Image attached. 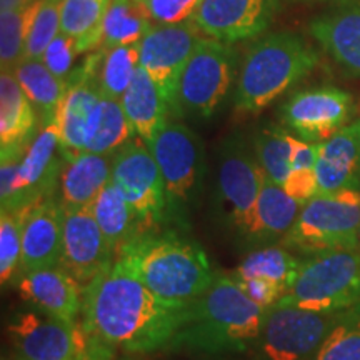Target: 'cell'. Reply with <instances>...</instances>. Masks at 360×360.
I'll return each mask as SVG.
<instances>
[{"mask_svg": "<svg viewBox=\"0 0 360 360\" xmlns=\"http://www.w3.org/2000/svg\"><path fill=\"white\" fill-rule=\"evenodd\" d=\"M188 305L160 299L115 257L84 287L82 328L127 352H154L169 347L187 319Z\"/></svg>", "mask_w": 360, "mask_h": 360, "instance_id": "obj_1", "label": "cell"}, {"mask_svg": "<svg viewBox=\"0 0 360 360\" xmlns=\"http://www.w3.org/2000/svg\"><path fill=\"white\" fill-rule=\"evenodd\" d=\"M267 312L231 276L215 274L209 289L188 305L186 322L169 347L202 354L242 352L259 339Z\"/></svg>", "mask_w": 360, "mask_h": 360, "instance_id": "obj_2", "label": "cell"}, {"mask_svg": "<svg viewBox=\"0 0 360 360\" xmlns=\"http://www.w3.org/2000/svg\"><path fill=\"white\" fill-rule=\"evenodd\" d=\"M117 257H122L148 289L169 302H193L215 277L204 249L174 232L139 233L122 245Z\"/></svg>", "mask_w": 360, "mask_h": 360, "instance_id": "obj_3", "label": "cell"}, {"mask_svg": "<svg viewBox=\"0 0 360 360\" xmlns=\"http://www.w3.org/2000/svg\"><path fill=\"white\" fill-rule=\"evenodd\" d=\"M319 64V53L300 35L276 32L252 44L236 89L237 112L259 114Z\"/></svg>", "mask_w": 360, "mask_h": 360, "instance_id": "obj_4", "label": "cell"}, {"mask_svg": "<svg viewBox=\"0 0 360 360\" xmlns=\"http://www.w3.org/2000/svg\"><path fill=\"white\" fill-rule=\"evenodd\" d=\"M360 304V252L315 254L300 265L292 289L277 305L339 314Z\"/></svg>", "mask_w": 360, "mask_h": 360, "instance_id": "obj_5", "label": "cell"}, {"mask_svg": "<svg viewBox=\"0 0 360 360\" xmlns=\"http://www.w3.org/2000/svg\"><path fill=\"white\" fill-rule=\"evenodd\" d=\"M360 191L342 188L317 193L304 204L292 229L282 238V247L305 254L334 250H359Z\"/></svg>", "mask_w": 360, "mask_h": 360, "instance_id": "obj_6", "label": "cell"}, {"mask_svg": "<svg viewBox=\"0 0 360 360\" xmlns=\"http://www.w3.org/2000/svg\"><path fill=\"white\" fill-rule=\"evenodd\" d=\"M64 154L56 122L40 127L22 154L2 157L0 204L2 212H20L52 195L58 186Z\"/></svg>", "mask_w": 360, "mask_h": 360, "instance_id": "obj_7", "label": "cell"}, {"mask_svg": "<svg viewBox=\"0 0 360 360\" xmlns=\"http://www.w3.org/2000/svg\"><path fill=\"white\" fill-rule=\"evenodd\" d=\"M236 62V52L229 44L200 39L180 75L177 115L192 114L209 119L232 87Z\"/></svg>", "mask_w": 360, "mask_h": 360, "instance_id": "obj_8", "label": "cell"}, {"mask_svg": "<svg viewBox=\"0 0 360 360\" xmlns=\"http://www.w3.org/2000/svg\"><path fill=\"white\" fill-rule=\"evenodd\" d=\"M112 180L137 215L139 233L165 219L169 200L164 179L142 139H132L112 155Z\"/></svg>", "mask_w": 360, "mask_h": 360, "instance_id": "obj_9", "label": "cell"}, {"mask_svg": "<svg viewBox=\"0 0 360 360\" xmlns=\"http://www.w3.org/2000/svg\"><path fill=\"white\" fill-rule=\"evenodd\" d=\"M339 322L337 314L274 305L255 340V360H304L314 354Z\"/></svg>", "mask_w": 360, "mask_h": 360, "instance_id": "obj_10", "label": "cell"}, {"mask_svg": "<svg viewBox=\"0 0 360 360\" xmlns=\"http://www.w3.org/2000/svg\"><path fill=\"white\" fill-rule=\"evenodd\" d=\"M264 179L262 165L244 143L238 139L224 143L217 170L220 212L233 231L244 237H249Z\"/></svg>", "mask_w": 360, "mask_h": 360, "instance_id": "obj_11", "label": "cell"}, {"mask_svg": "<svg viewBox=\"0 0 360 360\" xmlns=\"http://www.w3.org/2000/svg\"><path fill=\"white\" fill-rule=\"evenodd\" d=\"M148 148L164 179L170 209L191 204L202 177V148L195 135L184 124L169 120Z\"/></svg>", "mask_w": 360, "mask_h": 360, "instance_id": "obj_12", "label": "cell"}, {"mask_svg": "<svg viewBox=\"0 0 360 360\" xmlns=\"http://www.w3.org/2000/svg\"><path fill=\"white\" fill-rule=\"evenodd\" d=\"M200 30L192 20L155 24L141 40V65L159 85L172 115H177V89L184 67L199 44Z\"/></svg>", "mask_w": 360, "mask_h": 360, "instance_id": "obj_13", "label": "cell"}, {"mask_svg": "<svg viewBox=\"0 0 360 360\" xmlns=\"http://www.w3.org/2000/svg\"><path fill=\"white\" fill-rule=\"evenodd\" d=\"M19 360H79L89 344L82 323H69L42 312H24L8 323Z\"/></svg>", "mask_w": 360, "mask_h": 360, "instance_id": "obj_14", "label": "cell"}, {"mask_svg": "<svg viewBox=\"0 0 360 360\" xmlns=\"http://www.w3.org/2000/svg\"><path fill=\"white\" fill-rule=\"evenodd\" d=\"M354 109L345 90L323 85L297 92L282 105L283 124L307 142H322L345 127Z\"/></svg>", "mask_w": 360, "mask_h": 360, "instance_id": "obj_15", "label": "cell"}, {"mask_svg": "<svg viewBox=\"0 0 360 360\" xmlns=\"http://www.w3.org/2000/svg\"><path fill=\"white\" fill-rule=\"evenodd\" d=\"M281 8V0H204L192 22L209 39L240 42L264 34Z\"/></svg>", "mask_w": 360, "mask_h": 360, "instance_id": "obj_16", "label": "cell"}, {"mask_svg": "<svg viewBox=\"0 0 360 360\" xmlns=\"http://www.w3.org/2000/svg\"><path fill=\"white\" fill-rule=\"evenodd\" d=\"M114 260L90 207L65 209L60 267L85 287Z\"/></svg>", "mask_w": 360, "mask_h": 360, "instance_id": "obj_17", "label": "cell"}, {"mask_svg": "<svg viewBox=\"0 0 360 360\" xmlns=\"http://www.w3.org/2000/svg\"><path fill=\"white\" fill-rule=\"evenodd\" d=\"M22 264L20 272L58 267L64 237L65 209L60 200L47 199L20 210Z\"/></svg>", "mask_w": 360, "mask_h": 360, "instance_id": "obj_18", "label": "cell"}, {"mask_svg": "<svg viewBox=\"0 0 360 360\" xmlns=\"http://www.w3.org/2000/svg\"><path fill=\"white\" fill-rule=\"evenodd\" d=\"M17 289L22 299L35 305L42 314L58 321L79 323L77 319L84 305V287L60 265L22 274Z\"/></svg>", "mask_w": 360, "mask_h": 360, "instance_id": "obj_19", "label": "cell"}, {"mask_svg": "<svg viewBox=\"0 0 360 360\" xmlns=\"http://www.w3.org/2000/svg\"><path fill=\"white\" fill-rule=\"evenodd\" d=\"M319 193L357 188L360 184V120L319 142L315 162Z\"/></svg>", "mask_w": 360, "mask_h": 360, "instance_id": "obj_20", "label": "cell"}, {"mask_svg": "<svg viewBox=\"0 0 360 360\" xmlns=\"http://www.w3.org/2000/svg\"><path fill=\"white\" fill-rule=\"evenodd\" d=\"M310 34L342 69L360 75V2H345L314 19Z\"/></svg>", "mask_w": 360, "mask_h": 360, "instance_id": "obj_21", "label": "cell"}, {"mask_svg": "<svg viewBox=\"0 0 360 360\" xmlns=\"http://www.w3.org/2000/svg\"><path fill=\"white\" fill-rule=\"evenodd\" d=\"M37 110L13 72L0 75V155L22 154L37 135Z\"/></svg>", "mask_w": 360, "mask_h": 360, "instance_id": "obj_22", "label": "cell"}, {"mask_svg": "<svg viewBox=\"0 0 360 360\" xmlns=\"http://www.w3.org/2000/svg\"><path fill=\"white\" fill-rule=\"evenodd\" d=\"M112 177V157L79 152L64 157L58 195L64 209H87Z\"/></svg>", "mask_w": 360, "mask_h": 360, "instance_id": "obj_23", "label": "cell"}, {"mask_svg": "<svg viewBox=\"0 0 360 360\" xmlns=\"http://www.w3.org/2000/svg\"><path fill=\"white\" fill-rule=\"evenodd\" d=\"M122 109L139 139L150 146L159 130L169 122L172 115L159 85L150 79L147 70L141 65L137 74L120 98Z\"/></svg>", "mask_w": 360, "mask_h": 360, "instance_id": "obj_24", "label": "cell"}, {"mask_svg": "<svg viewBox=\"0 0 360 360\" xmlns=\"http://www.w3.org/2000/svg\"><path fill=\"white\" fill-rule=\"evenodd\" d=\"M302 207L300 202L283 191L282 186L265 175L247 240L269 242L277 237L283 238L295 224Z\"/></svg>", "mask_w": 360, "mask_h": 360, "instance_id": "obj_25", "label": "cell"}, {"mask_svg": "<svg viewBox=\"0 0 360 360\" xmlns=\"http://www.w3.org/2000/svg\"><path fill=\"white\" fill-rule=\"evenodd\" d=\"M134 135V127L130 125L120 101L102 96L90 117L84 152L112 157L119 148L132 141Z\"/></svg>", "mask_w": 360, "mask_h": 360, "instance_id": "obj_26", "label": "cell"}, {"mask_svg": "<svg viewBox=\"0 0 360 360\" xmlns=\"http://www.w3.org/2000/svg\"><path fill=\"white\" fill-rule=\"evenodd\" d=\"M90 210H92L110 250L117 257L122 245L139 233V220L112 177L109 184L103 187V191L98 193L96 202L90 205Z\"/></svg>", "mask_w": 360, "mask_h": 360, "instance_id": "obj_27", "label": "cell"}, {"mask_svg": "<svg viewBox=\"0 0 360 360\" xmlns=\"http://www.w3.org/2000/svg\"><path fill=\"white\" fill-rule=\"evenodd\" d=\"M13 75L37 110L42 125L53 122L69 90L67 80L56 77L42 60H22L13 69Z\"/></svg>", "mask_w": 360, "mask_h": 360, "instance_id": "obj_28", "label": "cell"}, {"mask_svg": "<svg viewBox=\"0 0 360 360\" xmlns=\"http://www.w3.org/2000/svg\"><path fill=\"white\" fill-rule=\"evenodd\" d=\"M300 265L302 262L295 259L285 247L267 245L247 254L231 277L264 278V281L277 285L285 295L294 285Z\"/></svg>", "mask_w": 360, "mask_h": 360, "instance_id": "obj_29", "label": "cell"}, {"mask_svg": "<svg viewBox=\"0 0 360 360\" xmlns=\"http://www.w3.org/2000/svg\"><path fill=\"white\" fill-rule=\"evenodd\" d=\"M152 27L154 20L139 0H112L102 24L101 49L105 52L120 45L141 42Z\"/></svg>", "mask_w": 360, "mask_h": 360, "instance_id": "obj_30", "label": "cell"}, {"mask_svg": "<svg viewBox=\"0 0 360 360\" xmlns=\"http://www.w3.org/2000/svg\"><path fill=\"white\" fill-rule=\"evenodd\" d=\"M112 0H64L60 32L77 40L79 52L101 47L102 24Z\"/></svg>", "mask_w": 360, "mask_h": 360, "instance_id": "obj_31", "label": "cell"}, {"mask_svg": "<svg viewBox=\"0 0 360 360\" xmlns=\"http://www.w3.org/2000/svg\"><path fill=\"white\" fill-rule=\"evenodd\" d=\"M141 67V42L120 45L103 52L98 85L103 97L120 101Z\"/></svg>", "mask_w": 360, "mask_h": 360, "instance_id": "obj_32", "label": "cell"}, {"mask_svg": "<svg viewBox=\"0 0 360 360\" xmlns=\"http://www.w3.org/2000/svg\"><path fill=\"white\" fill-rule=\"evenodd\" d=\"M294 139L295 135L285 130L270 127L259 132L254 142V154L262 165L265 175L282 187L292 170Z\"/></svg>", "mask_w": 360, "mask_h": 360, "instance_id": "obj_33", "label": "cell"}, {"mask_svg": "<svg viewBox=\"0 0 360 360\" xmlns=\"http://www.w3.org/2000/svg\"><path fill=\"white\" fill-rule=\"evenodd\" d=\"M37 0L30 7L13 12H0V65L2 72H13L24 60L27 39L32 25Z\"/></svg>", "mask_w": 360, "mask_h": 360, "instance_id": "obj_34", "label": "cell"}, {"mask_svg": "<svg viewBox=\"0 0 360 360\" xmlns=\"http://www.w3.org/2000/svg\"><path fill=\"white\" fill-rule=\"evenodd\" d=\"M62 6L64 0H37L24 60H42L49 45L60 34Z\"/></svg>", "mask_w": 360, "mask_h": 360, "instance_id": "obj_35", "label": "cell"}, {"mask_svg": "<svg viewBox=\"0 0 360 360\" xmlns=\"http://www.w3.org/2000/svg\"><path fill=\"white\" fill-rule=\"evenodd\" d=\"M22 264V215L20 212L0 214V281L2 285L12 281Z\"/></svg>", "mask_w": 360, "mask_h": 360, "instance_id": "obj_36", "label": "cell"}, {"mask_svg": "<svg viewBox=\"0 0 360 360\" xmlns=\"http://www.w3.org/2000/svg\"><path fill=\"white\" fill-rule=\"evenodd\" d=\"M314 360H360V319L337 322L315 350Z\"/></svg>", "mask_w": 360, "mask_h": 360, "instance_id": "obj_37", "label": "cell"}, {"mask_svg": "<svg viewBox=\"0 0 360 360\" xmlns=\"http://www.w3.org/2000/svg\"><path fill=\"white\" fill-rule=\"evenodd\" d=\"M80 52L77 49V40L60 32L47 47V51H45L42 57V62L56 77L69 80L72 75V65H74L75 57Z\"/></svg>", "mask_w": 360, "mask_h": 360, "instance_id": "obj_38", "label": "cell"}, {"mask_svg": "<svg viewBox=\"0 0 360 360\" xmlns=\"http://www.w3.org/2000/svg\"><path fill=\"white\" fill-rule=\"evenodd\" d=\"M155 24L191 20L204 0H139Z\"/></svg>", "mask_w": 360, "mask_h": 360, "instance_id": "obj_39", "label": "cell"}, {"mask_svg": "<svg viewBox=\"0 0 360 360\" xmlns=\"http://www.w3.org/2000/svg\"><path fill=\"white\" fill-rule=\"evenodd\" d=\"M232 281L236 282L242 290H244V294L249 297L250 300H254L255 304L262 305L265 309L274 307V305H276L283 297V294L277 285L264 281V278H254V277L233 278L232 277Z\"/></svg>", "mask_w": 360, "mask_h": 360, "instance_id": "obj_40", "label": "cell"}, {"mask_svg": "<svg viewBox=\"0 0 360 360\" xmlns=\"http://www.w3.org/2000/svg\"><path fill=\"white\" fill-rule=\"evenodd\" d=\"M114 359V350L112 345L97 339V337L89 335V344L85 347L84 354L80 355L79 360H112Z\"/></svg>", "mask_w": 360, "mask_h": 360, "instance_id": "obj_41", "label": "cell"}, {"mask_svg": "<svg viewBox=\"0 0 360 360\" xmlns=\"http://www.w3.org/2000/svg\"><path fill=\"white\" fill-rule=\"evenodd\" d=\"M35 0H0V12H13L30 7Z\"/></svg>", "mask_w": 360, "mask_h": 360, "instance_id": "obj_42", "label": "cell"}, {"mask_svg": "<svg viewBox=\"0 0 360 360\" xmlns=\"http://www.w3.org/2000/svg\"><path fill=\"white\" fill-rule=\"evenodd\" d=\"M302 2H322V0H302Z\"/></svg>", "mask_w": 360, "mask_h": 360, "instance_id": "obj_43", "label": "cell"}, {"mask_svg": "<svg viewBox=\"0 0 360 360\" xmlns=\"http://www.w3.org/2000/svg\"><path fill=\"white\" fill-rule=\"evenodd\" d=\"M359 242H360V232H359Z\"/></svg>", "mask_w": 360, "mask_h": 360, "instance_id": "obj_44", "label": "cell"}]
</instances>
